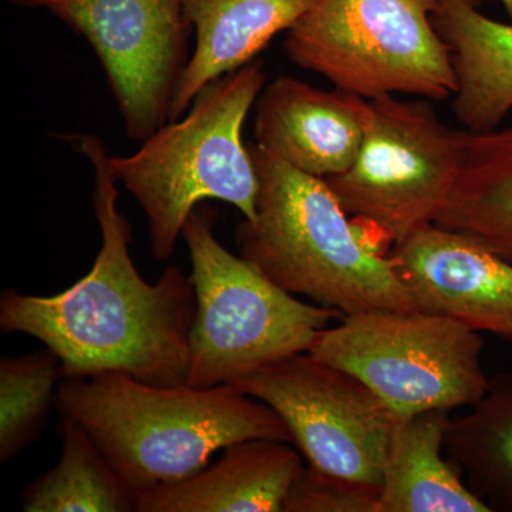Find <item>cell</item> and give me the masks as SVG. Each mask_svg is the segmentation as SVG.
Segmentation results:
<instances>
[{"instance_id":"52a82bcc","label":"cell","mask_w":512,"mask_h":512,"mask_svg":"<svg viewBox=\"0 0 512 512\" xmlns=\"http://www.w3.org/2000/svg\"><path fill=\"white\" fill-rule=\"evenodd\" d=\"M308 352L362 380L400 419L473 406L490 382L480 333L427 311L343 316Z\"/></svg>"},{"instance_id":"6da1fadb","label":"cell","mask_w":512,"mask_h":512,"mask_svg":"<svg viewBox=\"0 0 512 512\" xmlns=\"http://www.w3.org/2000/svg\"><path fill=\"white\" fill-rule=\"evenodd\" d=\"M79 146L93 165L101 231L92 271L53 296L6 289L0 329L40 340L59 357L63 379L117 372L157 386H184L197 312L194 282L175 266L156 284L138 274L109 153L96 136L80 137Z\"/></svg>"},{"instance_id":"8992f818","label":"cell","mask_w":512,"mask_h":512,"mask_svg":"<svg viewBox=\"0 0 512 512\" xmlns=\"http://www.w3.org/2000/svg\"><path fill=\"white\" fill-rule=\"evenodd\" d=\"M439 0H315L286 33L292 63L363 97L451 100V53L434 28Z\"/></svg>"},{"instance_id":"277c9868","label":"cell","mask_w":512,"mask_h":512,"mask_svg":"<svg viewBox=\"0 0 512 512\" xmlns=\"http://www.w3.org/2000/svg\"><path fill=\"white\" fill-rule=\"evenodd\" d=\"M265 80L255 59L202 90L187 117L168 121L137 153L110 157L117 181L146 212L154 258H170L201 202L224 201L254 218L259 178L242 130Z\"/></svg>"},{"instance_id":"30bf717a","label":"cell","mask_w":512,"mask_h":512,"mask_svg":"<svg viewBox=\"0 0 512 512\" xmlns=\"http://www.w3.org/2000/svg\"><path fill=\"white\" fill-rule=\"evenodd\" d=\"M49 10L99 57L131 140L146 141L170 121L190 62L194 28L185 0H10Z\"/></svg>"},{"instance_id":"ffe728a7","label":"cell","mask_w":512,"mask_h":512,"mask_svg":"<svg viewBox=\"0 0 512 512\" xmlns=\"http://www.w3.org/2000/svg\"><path fill=\"white\" fill-rule=\"evenodd\" d=\"M63 379L50 349L0 360V460L18 456L37 439Z\"/></svg>"},{"instance_id":"5bb4252c","label":"cell","mask_w":512,"mask_h":512,"mask_svg":"<svg viewBox=\"0 0 512 512\" xmlns=\"http://www.w3.org/2000/svg\"><path fill=\"white\" fill-rule=\"evenodd\" d=\"M433 23L456 72L458 123L470 133L503 126L512 111V23L488 18L480 0H439Z\"/></svg>"},{"instance_id":"5b68a950","label":"cell","mask_w":512,"mask_h":512,"mask_svg":"<svg viewBox=\"0 0 512 512\" xmlns=\"http://www.w3.org/2000/svg\"><path fill=\"white\" fill-rule=\"evenodd\" d=\"M215 212L195 208L183 229L197 312L185 386H224L275 360L308 352L342 313L299 301L234 255L214 232Z\"/></svg>"},{"instance_id":"8fae6325","label":"cell","mask_w":512,"mask_h":512,"mask_svg":"<svg viewBox=\"0 0 512 512\" xmlns=\"http://www.w3.org/2000/svg\"><path fill=\"white\" fill-rule=\"evenodd\" d=\"M387 256L421 311L512 342V264L507 259L436 224L393 245Z\"/></svg>"},{"instance_id":"9a60e30c","label":"cell","mask_w":512,"mask_h":512,"mask_svg":"<svg viewBox=\"0 0 512 512\" xmlns=\"http://www.w3.org/2000/svg\"><path fill=\"white\" fill-rule=\"evenodd\" d=\"M315 0H185L195 32L190 62L170 121L180 119L202 90L254 62L278 33L288 32Z\"/></svg>"},{"instance_id":"9c48e42d","label":"cell","mask_w":512,"mask_h":512,"mask_svg":"<svg viewBox=\"0 0 512 512\" xmlns=\"http://www.w3.org/2000/svg\"><path fill=\"white\" fill-rule=\"evenodd\" d=\"M229 386L268 404L284 420L309 467L380 493L400 417L362 380L303 352Z\"/></svg>"},{"instance_id":"e0dca14e","label":"cell","mask_w":512,"mask_h":512,"mask_svg":"<svg viewBox=\"0 0 512 512\" xmlns=\"http://www.w3.org/2000/svg\"><path fill=\"white\" fill-rule=\"evenodd\" d=\"M436 225L512 264V123L485 133L467 131L463 170Z\"/></svg>"},{"instance_id":"2e32d148","label":"cell","mask_w":512,"mask_h":512,"mask_svg":"<svg viewBox=\"0 0 512 512\" xmlns=\"http://www.w3.org/2000/svg\"><path fill=\"white\" fill-rule=\"evenodd\" d=\"M447 410H429L397 421L379 493V512H491L446 450Z\"/></svg>"},{"instance_id":"3957f363","label":"cell","mask_w":512,"mask_h":512,"mask_svg":"<svg viewBox=\"0 0 512 512\" xmlns=\"http://www.w3.org/2000/svg\"><path fill=\"white\" fill-rule=\"evenodd\" d=\"M255 215L239 222V255L292 295L343 316L421 311L389 256L360 237L323 178L303 173L256 144Z\"/></svg>"},{"instance_id":"44dd1931","label":"cell","mask_w":512,"mask_h":512,"mask_svg":"<svg viewBox=\"0 0 512 512\" xmlns=\"http://www.w3.org/2000/svg\"><path fill=\"white\" fill-rule=\"evenodd\" d=\"M285 512H379V490L306 466Z\"/></svg>"},{"instance_id":"ac0fdd59","label":"cell","mask_w":512,"mask_h":512,"mask_svg":"<svg viewBox=\"0 0 512 512\" xmlns=\"http://www.w3.org/2000/svg\"><path fill=\"white\" fill-rule=\"evenodd\" d=\"M470 407L448 421L447 456L491 510L512 512V375L491 379Z\"/></svg>"},{"instance_id":"7c38bea8","label":"cell","mask_w":512,"mask_h":512,"mask_svg":"<svg viewBox=\"0 0 512 512\" xmlns=\"http://www.w3.org/2000/svg\"><path fill=\"white\" fill-rule=\"evenodd\" d=\"M255 107L256 146L296 170L328 178L355 163L369 100L281 76L262 89Z\"/></svg>"},{"instance_id":"7402d4cb","label":"cell","mask_w":512,"mask_h":512,"mask_svg":"<svg viewBox=\"0 0 512 512\" xmlns=\"http://www.w3.org/2000/svg\"><path fill=\"white\" fill-rule=\"evenodd\" d=\"M501 5L504 6L505 12H507L508 18L512 23V0H500Z\"/></svg>"},{"instance_id":"7a4b0ae2","label":"cell","mask_w":512,"mask_h":512,"mask_svg":"<svg viewBox=\"0 0 512 512\" xmlns=\"http://www.w3.org/2000/svg\"><path fill=\"white\" fill-rule=\"evenodd\" d=\"M56 404L92 436L138 495L194 476L231 444H292L284 420L268 404L229 384L157 386L107 372L60 380Z\"/></svg>"},{"instance_id":"ba28073f","label":"cell","mask_w":512,"mask_h":512,"mask_svg":"<svg viewBox=\"0 0 512 512\" xmlns=\"http://www.w3.org/2000/svg\"><path fill=\"white\" fill-rule=\"evenodd\" d=\"M467 131L440 119L430 100H369L365 136L345 173L323 178L353 222L396 245L436 224L456 188Z\"/></svg>"},{"instance_id":"4fadbf2b","label":"cell","mask_w":512,"mask_h":512,"mask_svg":"<svg viewBox=\"0 0 512 512\" xmlns=\"http://www.w3.org/2000/svg\"><path fill=\"white\" fill-rule=\"evenodd\" d=\"M288 444H231L211 467L140 494L137 512H285L306 468L301 451Z\"/></svg>"},{"instance_id":"d6986e66","label":"cell","mask_w":512,"mask_h":512,"mask_svg":"<svg viewBox=\"0 0 512 512\" xmlns=\"http://www.w3.org/2000/svg\"><path fill=\"white\" fill-rule=\"evenodd\" d=\"M62 416V457L23 494L26 512H133L140 495L111 466L89 433Z\"/></svg>"}]
</instances>
